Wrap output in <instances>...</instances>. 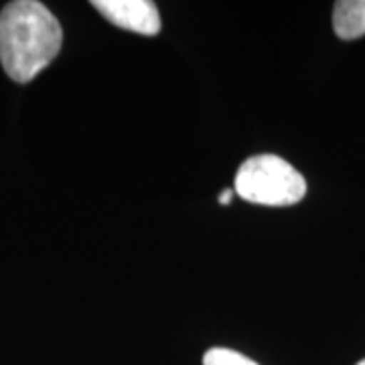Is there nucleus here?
I'll return each mask as SVG.
<instances>
[{
  "instance_id": "obj_1",
  "label": "nucleus",
  "mask_w": 365,
  "mask_h": 365,
  "mask_svg": "<svg viewBox=\"0 0 365 365\" xmlns=\"http://www.w3.org/2000/svg\"><path fill=\"white\" fill-rule=\"evenodd\" d=\"M61 41L59 21L37 0H14L0 13V63L19 83L37 78L57 57Z\"/></svg>"
},
{
  "instance_id": "obj_2",
  "label": "nucleus",
  "mask_w": 365,
  "mask_h": 365,
  "mask_svg": "<svg viewBox=\"0 0 365 365\" xmlns=\"http://www.w3.org/2000/svg\"><path fill=\"white\" fill-rule=\"evenodd\" d=\"M234 191L256 205L284 207L299 203L307 195V181L284 158L258 155L237 169Z\"/></svg>"
},
{
  "instance_id": "obj_3",
  "label": "nucleus",
  "mask_w": 365,
  "mask_h": 365,
  "mask_svg": "<svg viewBox=\"0 0 365 365\" xmlns=\"http://www.w3.org/2000/svg\"><path fill=\"white\" fill-rule=\"evenodd\" d=\"M98 9L112 25L138 35L153 37L160 31V16L155 2L150 0H93Z\"/></svg>"
},
{
  "instance_id": "obj_4",
  "label": "nucleus",
  "mask_w": 365,
  "mask_h": 365,
  "mask_svg": "<svg viewBox=\"0 0 365 365\" xmlns=\"http://www.w3.org/2000/svg\"><path fill=\"white\" fill-rule=\"evenodd\" d=\"M333 29L345 41L365 35V0H339L333 9Z\"/></svg>"
},
{
  "instance_id": "obj_5",
  "label": "nucleus",
  "mask_w": 365,
  "mask_h": 365,
  "mask_svg": "<svg viewBox=\"0 0 365 365\" xmlns=\"http://www.w3.org/2000/svg\"><path fill=\"white\" fill-rule=\"evenodd\" d=\"M203 365H258L252 361L250 357L234 349H225V347H213L203 355Z\"/></svg>"
},
{
  "instance_id": "obj_6",
  "label": "nucleus",
  "mask_w": 365,
  "mask_h": 365,
  "mask_svg": "<svg viewBox=\"0 0 365 365\" xmlns=\"http://www.w3.org/2000/svg\"><path fill=\"white\" fill-rule=\"evenodd\" d=\"M234 193H235L234 189H225L222 195H220V203H222V205H230V201H232Z\"/></svg>"
},
{
  "instance_id": "obj_7",
  "label": "nucleus",
  "mask_w": 365,
  "mask_h": 365,
  "mask_svg": "<svg viewBox=\"0 0 365 365\" xmlns=\"http://www.w3.org/2000/svg\"><path fill=\"white\" fill-rule=\"evenodd\" d=\"M357 365H365V359H364V361H359V364H357Z\"/></svg>"
}]
</instances>
